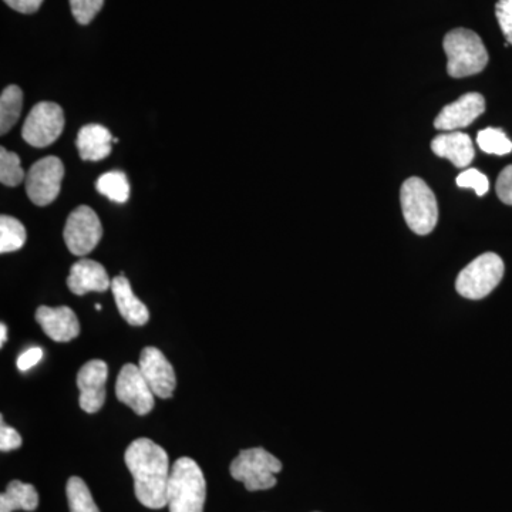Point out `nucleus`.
Returning <instances> with one entry per match:
<instances>
[{
    "label": "nucleus",
    "instance_id": "1",
    "mask_svg": "<svg viewBox=\"0 0 512 512\" xmlns=\"http://www.w3.org/2000/svg\"><path fill=\"white\" fill-rule=\"evenodd\" d=\"M124 460L134 477L137 500L153 510L164 508L171 473L164 448L154 441L138 439L128 446Z\"/></svg>",
    "mask_w": 512,
    "mask_h": 512
},
{
    "label": "nucleus",
    "instance_id": "2",
    "mask_svg": "<svg viewBox=\"0 0 512 512\" xmlns=\"http://www.w3.org/2000/svg\"><path fill=\"white\" fill-rule=\"evenodd\" d=\"M207 483L200 466L190 457H181L171 468L167 505L170 512H204Z\"/></svg>",
    "mask_w": 512,
    "mask_h": 512
},
{
    "label": "nucleus",
    "instance_id": "3",
    "mask_svg": "<svg viewBox=\"0 0 512 512\" xmlns=\"http://www.w3.org/2000/svg\"><path fill=\"white\" fill-rule=\"evenodd\" d=\"M447 55V73L454 79L483 72L488 63V52L483 40L473 30L454 29L443 42Z\"/></svg>",
    "mask_w": 512,
    "mask_h": 512
},
{
    "label": "nucleus",
    "instance_id": "4",
    "mask_svg": "<svg viewBox=\"0 0 512 512\" xmlns=\"http://www.w3.org/2000/svg\"><path fill=\"white\" fill-rule=\"evenodd\" d=\"M404 220L414 234L429 235L439 221L436 195L421 178L404 181L400 191Z\"/></svg>",
    "mask_w": 512,
    "mask_h": 512
},
{
    "label": "nucleus",
    "instance_id": "5",
    "mask_svg": "<svg viewBox=\"0 0 512 512\" xmlns=\"http://www.w3.org/2000/svg\"><path fill=\"white\" fill-rule=\"evenodd\" d=\"M231 476L241 481L248 491L271 490L276 485V474L282 463L262 447L242 450L231 463Z\"/></svg>",
    "mask_w": 512,
    "mask_h": 512
},
{
    "label": "nucleus",
    "instance_id": "6",
    "mask_svg": "<svg viewBox=\"0 0 512 512\" xmlns=\"http://www.w3.org/2000/svg\"><path fill=\"white\" fill-rule=\"evenodd\" d=\"M504 269L503 259L494 252L480 255L458 275L457 292L473 301L483 299L500 284Z\"/></svg>",
    "mask_w": 512,
    "mask_h": 512
},
{
    "label": "nucleus",
    "instance_id": "7",
    "mask_svg": "<svg viewBox=\"0 0 512 512\" xmlns=\"http://www.w3.org/2000/svg\"><path fill=\"white\" fill-rule=\"evenodd\" d=\"M64 113L62 107L50 101L36 104L22 128V137L29 146L45 148L62 136Z\"/></svg>",
    "mask_w": 512,
    "mask_h": 512
},
{
    "label": "nucleus",
    "instance_id": "8",
    "mask_svg": "<svg viewBox=\"0 0 512 512\" xmlns=\"http://www.w3.org/2000/svg\"><path fill=\"white\" fill-rule=\"evenodd\" d=\"M64 178V165L60 158H42L26 174V191L29 200L39 207L52 204L59 197Z\"/></svg>",
    "mask_w": 512,
    "mask_h": 512
},
{
    "label": "nucleus",
    "instance_id": "9",
    "mask_svg": "<svg viewBox=\"0 0 512 512\" xmlns=\"http://www.w3.org/2000/svg\"><path fill=\"white\" fill-rule=\"evenodd\" d=\"M63 237L67 248L73 255L90 254L103 237L100 218L92 208L80 205L67 218Z\"/></svg>",
    "mask_w": 512,
    "mask_h": 512
},
{
    "label": "nucleus",
    "instance_id": "10",
    "mask_svg": "<svg viewBox=\"0 0 512 512\" xmlns=\"http://www.w3.org/2000/svg\"><path fill=\"white\" fill-rule=\"evenodd\" d=\"M116 394L117 399L130 407L138 416H146L156 404V400H154L156 394L148 386L140 367L133 363H127L120 370V375L117 377Z\"/></svg>",
    "mask_w": 512,
    "mask_h": 512
},
{
    "label": "nucleus",
    "instance_id": "11",
    "mask_svg": "<svg viewBox=\"0 0 512 512\" xmlns=\"http://www.w3.org/2000/svg\"><path fill=\"white\" fill-rule=\"evenodd\" d=\"M109 367L103 360H90L77 375V387L80 390V407L84 412H99L106 402V382Z\"/></svg>",
    "mask_w": 512,
    "mask_h": 512
},
{
    "label": "nucleus",
    "instance_id": "12",
    "mask_svg": "<svg viewBox=\"0 0 512 512\" xmlns=\"http://www.w3.org/2000/svg\"><path fill=\"white\" fill-rule=\"evenodd\" d=\"M141 373L156 396L170 399L177 387L174 367L157 348H146L140 356Z\"/></svg>",
    "mask_w": 512,
    "mask_h": 512
},
{
    "label": "nucleus",
    "instance_id": "13",
    "mask_svg": "<svg viewBox=\"0 0 512 512\" xmlns=\"http://www.w3.org/2000/svg\"><path fill=\"white\" fill-rule=\"evenodd\" d=\"M485 111V100L480 93H467L454 103L448 104L434 120L440 131H457L468 127Z\"/></svg>",
    "mask_w": 512,
    "mask_h": 512
},
{
    "label": "nucleus",
    "instance_id": "14",
    "mask_svg": "<svg viewBox=\"0 0 512 512\" xmlns=\"http://www.w3.org/2000/svg\"><path fill=\"white\" fill-rule=\"evenodd\" d=\"M36 320L42 326L43 332L55 342H70L79 336V319L67 306H60V308L40 306L36 312Z\"/></svg>",
    "mask_w": 512,
    "mask_h": 512
},
{
    "label": "nucleus",
    "instance_id": "15",
    "mask_svg": "<svg viewBox=\"0 0 512 512\" xmlns=\"http://www.w3.org/2000/svg\"><path fill=\"white\" fill-rule=\"evenodd\" d=\"M67 286L74 295L82 296L89 292H106L111 288V281L103 265L92 259H82L70 269Z\"/></svg>",
    "mask_w": 512,
    "mask_h": 512
},
{
    "label": "nucleus",
    "instance_id": "16",
    "mask_svg": "<svg viewBox=\"0 0 512 512\" xmlns=\"http://www.w3.org/2000/svg\"><path fill=\"white\" fill-rule=\"evenodd\" d=\"M431 150L437 157L447 158L457 168H466L476 157L473 140L466 133L448 131L431 141Z\"/></svg>",
    "mask_w": 512,
    "mask_h": 512
},
{
    "label": "nucleus",
    "instance_id": "17",
    "mask_svg": "<svg viewBox=\"0 0 512 512\" xmlns=\"http://www.w3.org/2000/svg\"><path fill=\"white\" fill-rule=\"evenodd\" d=\"M111 292L116 299L117 308L128 325L144 326L150 319L147 306L134 295L130 281L124 275L116 276L111 281Z\"/></svg>",
    "mask_w": 512,
    "mask_h": 512
},
{
    "label": "nucleus",
    "instance_id": "18",
    "mask_svg": "<svg viewBox=\"0 0 512 512\" xmlns=\"http://www.w3.org/2000/svg\"><path fill=\"white\" fill-rule=\"evenodd\" d=\"M113 136L109 128L100 124L84 126L77 134V151L84 161H101L111 154Z\"/></svg>",
    "mask_w": 512,
    "mask_h": 512
},
{
    "label": "nucleus",
    "instance_id": "19",
    "mask_svg": "<svg viewBox=\"0 0 512 512\" xmlns=\"http://www.w3.org/2000/svg\"><path fill=\"white\" fill-rule=\"evenodd\" d=\"M39 505V494L32 484L10 481L5 493L0 495V512L16 510L35 511Z\"/></svg>",
    "mask_w": 512,
    "mask_h": 512
},
{
    "label": "nucleus",
    "instance_id": "20",
    "mask_svg": "<svg viewBox=\"0 0 512 512\" xmlns=\"http://www.w3.org/2000/svg\"><path fill=\"white\" fill-rule=\"evenodd\" d=\"M22 107V89L18 86L6 87L0 97V133H8L18 123Z\"/></svg>",
    "mask_w": 512,
    "mask_h": 512
},
{
    "label": "nucleus",
    "instance_id": "21",
    "mask_svg": "<svg viewBox=\"0 0 512 512\" xmlns=\"http://www.w3.org/2000/svg\"><path fill=\"white\" fill-rule=\"evenodd\" d=\"M96 188L101 195L117 204H124L130 198V184L127 175L121 171H110L101 175L96 181Z\"/></svg>",
    "mask_w": 512,
    "mask_h": 512
},
{
    "label": "nucleus",
    "instance_id": "22",
    "mask_svg": "<svg viewBox=\"0 0 512 512\" xmlns=\"http://www.w3.org/2000/svg\"><path fill=\"white\" fill-rule=\"evenodd\" d=\"M26 229L22 222L9 215L0 217V252L9 254V252L19 251L25 245Z\"/></svg>",
    "mask_w": 512,
    "mask_h": 512
},
{
    "label": "nucleus",
    "instance_id": "23",
    "mask_svg": "<svg viewBox=\"0 0 512 512\" xmlns=\"http://www.w3.org/2000/svg\"><path fill=\"white\" fill-rule=\"evenodd\" d=\"M67 501L70 512H100L94 503L89 487L80 477L69 478L66 485Z\"/></svg>",
    "mask_w": 512,
    "mask_h": 512
},
{
    "label": "nucleus",
    "instance_id": "24",
    "mask_svg": "<svg viewBox=\"0 0 512 512\" xmlns=\"http://www.w3.org/2000/svg\"><path fill=\"white\" fill-rule=\"evenodd\" d=\"M477 144L484 153L491 156H507L512 151V143L501 128H485L477 134Z\"/></svg>",
    "mask_w": 512,
    "mask_h": 512
},
{
    "label": "nucleus",
    "instance_id": "25",
    "mask_svg": "<svg viewBox=\"0 0 512 512\" xmlns=\"http://www.w3.org/2000/svg\"><path fill=\"white\" fill-rule=\"evenodd\" d=\"M26 180L25 171L20 165V157L12 151L0 148V183L6 187H16Z\"/></svg>",
    "mask_w": 512,
    "mask_h": 512
},
{
    "label": "nucleus",
    "instance_id": "26",
    "mask_svg": "<svg viewBox=\"0 0 512 512\" xmlns=\"http://www.w3.org/2000/svg\"><path fill=\"white\" fill-rule=\"evenodd\" d=\"M104 0H70L72 15L80 25H89L103 8Z\"/></svg>",
    "mask_w": 512,
    "mask_h": 512
},
{
    "label": "nucleus",
    "instance_id": "27",
    "mask_svg": "<svg viewBox=\"0 0 512 512\" xmlns=\"http://www.w3.org/2000/svg\"><path fill=\"white\" fill-rule=\"evenodd\" d=\"M460 188H471L477 192L478 197H483L490 190V181L487 175L480 173L476 168H468L457 177L456 181Z\"/></svg>",
    "mask_w": 512,
    "mask_h": 512
},
{
    "label": "nucleus",
    "instance_id": "28",
    "mask_svg": "<svg viewBox=\"0 0 512 512\" xmlns=\"http://www.w3.org/2000/svg\"><path fill=\"white\" fill-rule=\"evenodd\" d=\"M495 16H497L508 45L512 46V0H498L497 6H495Z\"/></svg>",
    "mask_w": 512,
    "mask_h": 512
},
{
    "label": "nucleus",
    "instance_id": "29",
    "mask_svg": "<svg viewBox=\"0 0 512 512\" xmlns=\"http://www.w3.org/2000/svg\"><path fill=\"white\" fill-rule=\"evenodd\" d=\"M2 423H0V450L3 453L6 451L18 450L20 446H22V437L15 429L12 427L6 426L5 421L0 419Z\"/></svg>",
    "mask_w": 512,
    "mask_h": 512
},
{
    "label": "nucleus",
    "instance_id": "30",
    "mask_svg": "<svg viewBox=\"0 0 512 512\" xmlns=\"http://www.w3.org/2000/svg\"><path fill=\"white\" fill-rule=\"evenodd\" d=\"M495 190H497L498 198L504 204L512 205V165L505 167L501 174L498 175Z\"/></svg>",
    "mask_w": 512,
    "mask_h": 512
},
{
    "label": "nucleus",
    "instance_id": "31",
    "mask_svg": "<svg viewBox=\"0 0 512 512\" xmlns=\"http://www.w3.org/2000/svg\"><path fill=\"white\" fill-rule=\"evenodd\" d=\"M43 357V350L40 348H30L29 350H26V352H23L22 355L18 357V362H16V365H18V369L20 372H28V370L32 369V367H35L37 363L42 360Z\"/></svg>",
    "mask_w": 512,
    "mask_h": 512
},
{
    "label": "nucleus",
    "instance_id": "32",
    "mask_svg": "<svg viewBox=\"0 0 512 512\" xmlns=\"http://www.w3.org/2000/svg\"><path fill=\"white\" fill-rule=\"evenodd\" d=\"M9 8L25 15H32L42 6L43 0H3Z\"/></svg>",
    "mask_w": 512,
    "mask_h": 512
},
{
    "label": "nucleus",
    "instance_id": "33",
    "mask_svg": "<svg viewBox=\"0 0 512 512\" xmlns=\"http://www.w3.org/2000/svg\"><path fill=\"white\" fill-rule=\"evenodd\" d=\"M6 340H8V328H6L5 323L0 325V346L5 345Z\"/></svg>",
    "mask_w": 512,
    "mask_h": 512
},
{
    "label": "nucleus",
    "instance_id": "34",
    "mask_svg": "<svg viewBox=\"0 0 512 512\" xmlns=\"http://www.w3.org/2000/svg\"><path fill=\"white\" fill-rule=\"evenodd\" d=\"M97 311H101V305H96Z\"/></svg>",
    "mask_w": 512,
    "mask_h": 512
}]
</instances>
